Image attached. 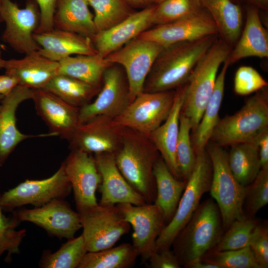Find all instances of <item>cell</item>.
<instances>
[{"label": "cell", "mask_w": 268, "mask_h": 268, "mask_svg": "<svg viewBox=\"0 0 268 268\" xmlns=\"http://www.w3.org/2000/svg\"><path fill=\"white\" fill-rule=\"evenodd\" d=\"M59 62L41 55L38 51L27 54L20 59L6 61L5 73L14 76L19 85L32 89H43L58 74Z\"/></svg>", "instance_id": "obj_25"}, {"label": "cell", "mask_w": 268, "mask_h": 268, "mask_svg": "<svg viewBox=\"0 0 268 268\" xmlns=\"http://www.w3.org/2000/svg\"><path fill=\"white\" fill-rule=\"evenodd\" d=\"M268 83L254 68L244 66L239 67L235 74L234 91L239 95L245 96L268 87Z\"/></svg>", "instance_id": "obj_43"}, {"label": "cell", "mask_w": 268, "mask_h": 268, "mask_svg": "<svg viewBox=\"0 0 268 268\" xmlns=\"http://www.w3.org/2000/svg\"><path fill=\"white\" fill-rule=\"evenodd\" d=\"M18 84V79L12 75L5 73L0 75V95H7Z\"/></svg>", "instance_id": "obj_48"}, {"label": "cell", "mask_w": 268, "mask_h": 268, "mask_svg": "<svg viewBox=\"0 0 268 268\" xmlns=\"http://www.w3.org/2000/svg\"><path fill=\"white\" fill-rule=\"evenodd\" d=\"M72 191L62 162L51 177L42 180H28L0 195V205L4 211L31 204L41 206L51 201L64 199Z\"/></svg>", "instance_id": "obj_9"}, {"label": "cell", "mask_w": 268, "mask_h": 268, "mask_svg": "<svg viewBox=\"0 0 268 268\" xmlns=\"http://www.w3.org/2000/svg\"><path fill=\"white\" fill-rule=\"evenodd\" d=\"M153 174L156 191L153 203L162 209L167 223L175 213L187 181L176 178L161 156L154 164Z\"/></svg>", "instance_id": "obj_29"}, {"label": "cell", "mask_w": 268, "mask_h": 268, "mask_svg": "<svg viewBox=\"0 0 268 268\" xmlns=\"http://www.w3.org/2000/svg\"><path fill=\"white\" fill-rule=\"evenodd\" d=\"M63 163L73 192L77 211L80 212L98 205L96 192L101 178L93 154L70 150Z\"/></svg>", "instance_id": "obj_16"}, {"label": "cell", "mask_w": 268, "mask_h": 268, "mask_svg": "<svg viewBox=\"0 0 268 268\" xmlns=\"http://www.w3.org/2000/svg\"><path fill=\"white\" fill-rule=\"evenodd\" d=\"M228 161L236 180L242 185L248 186L261 169L258 140L231 146Z\"/></svg>", "instance_id": "obj_32"}, {"label": "cell", "mask_w": 268, "mask_h": 268, "mask_svg": "<svg viewBox=\"0 0 268 268\" xmlns=\"http://www.w3.org/2000/svg\"><path fill=\"white\" fill-rule=\"evenodd\" d=\"M231 50L224 40L217 38L198 62L186 82L181 113L190 120L191 133L199 124L212 93L219 68Z\"/></svg>", "instance_id": "obj_4"}, {"label": "cell", "mask_w": 268, "mask_h": 268, "mask_svg": "<svg viewBox=\"0 0 268 268\" xmlns=\"http://www.w3.org/2000/svg\"><path fill=\"white\" fill-rule=\"evenodd\" d=\"M224 230L221 214L214 200L209 199L200 204L172 245L181 267L186 268L212 250Z\"/></svg>", "instance_id": "obj_3"}, {"label": "cell", "mask_w": 268, "mask_h": 268, "mask_svg": "<svg viewBox=\"0 0 268 268\" xmlns=\"http://www.w3.org/2000/svg\"><path fill=\"white\" fill-rule=\"evenodd\" d=\"M114 155L126 181L146 203H153L156 194L153 168L160 155L149 138L125 127L121 146Z\"/></svg>", "instance_id": "obj_2"}, {"label": "cell", "mask_w": 268, "mask_h": 268, "mask_svg": "<svg viewBox=\"0 0 268 268\" xmlns=\"http://www.w3.org/2000/svg\"><path fill=\"white\" fill-rule=\"evenodd\" d=\"M20 222H29L58 238L74 237L81 228V217L63 199L54 200L39 207L20 208L13 212Z\"/></svg>", "instance_id": "obj_15"}, {"label": "cell", "mask_w": 268, "mask_h": 268, "mask_svg": "<svg viewBox=\"0 0 268 268\" xmlns=\"http://www.w3.org/2000/svg\"><path fill=\"white\" fill-rule=\"evenodd\" d=\"M267 130L268 87L249 98L236 113L220 119L209 141L221 147L256 141Z\"/></svg>", "instance_id": "obj_5"}, {"label": "cell", "mask_w": 268, "mask_h": 268, "mask_svg": "<svg viewBox=\"0 0 268 268\" xmlns=\"http://www.w3.org/2000/svg\"><path fill=\"white\" fill-rule=\"evenodd\" d=\"M216 39L217 35H210L164 47L146 78L143 92L173 90L185 84Z\"/></svg>", "instance_id": "obj_1"}, {"label": "cell", "mask_w": 268, "mask_h": 268, "mask_svg": "<svg viewBox=\"0 0 268 268\" xmlns=\"http://www.w3.org/2000/svg\"><path fill=\"white\" fill-rule=\"evenodd\" d=\"M191 130L190 120L181 112L176 154L181 179L186 181L193 171L197 160L192 144Z\"/></svg>", "instance_id": "obj_37"}, {"label": "cell", "mask_w": 268, "mask_h": 268, "mask_svg": "<svg viewBox=\"0 0 268 268\" xmlns=\"http://www.w3.org/2000/svg\"><path fill=\"white\" fill-rule=\"evenodd\" d=\"M58 74L96 87H101L103 73L112 65L98 53L93 55L69 56L59 62Z\"/></svg>", "instance_id": "obj_31"}, {"label": "cell", "mask_w": 268, "mask_h": 268, "mask_svg": "<svg viewBox=\"0 0 268 268\" xmlns=\"http://www.w3.org/2000/svg\"><path fill=\"white\" fill-rule=\"evenodd\" d=\"M33 37L40 48L39 53L58 62L74 54L93 55L98 53L91 38L69 31L54 28L34 33Z\"/></svg>", "instance_id": "obj_23"}, {"label": "cell", "mask_w": 268, "mask_h": 268, "mask_svg": "<svg viewBox=\"0 0 268 268\" xmlns=\"http://www.w3.org/2000/svg\"><path fill=\"white\" fill-rule=\"evenodd\" d=\"M93 9L97 33L107 30L129 16L132 13L124 0H88Z\"/></svg>", "instance_id": "obj_36"}, {"label": "cell", "mask_w": 268, "mask_h": 268, "mask_svg": "<svg viewBox=\"0 0 268 268\" xmlns=\"http://www.w3.org/2000/svg\"></svg>", "instance_id": "obj_54"}, {"label": "cell", "mask_w": 268, "mask_h": 268, "mask_svg": "<svg viewBox=\"0 0 268 268\" xmlns=\"http://www.w3.org/2000/svg\"><path fill=\"white\" fill-rule=\"evenodd\" d=\"M159 44L136 37L105 58L124 69L129 84L131 102L143 91L146 78L163 48Z\"/></svg>", "instance_id": "obj_12"}, {"label": "cell", "mask_w": 268, "mask_h": 268, "mask_svg": "<svg viewBox=\"0 0 268 268\" xmlns=\"http://www.w3.org/2000/svg\"><path fill=\"white\" fill-rule=\"evenodd\" d=\"M40 11V22L35 33H42L54 28V16L57 0H34Z\"/></svg>", "instance_id": "obj_45"}, {"label": "cell", "mask_w": 268, "mask_h": 268, "mask_svg": "<svg viewBox=\"0 0 268 268\" xmlns=\"http://www.w3.org/2000/svg\"><path fill=\"white\" fill-rule=\"evenodd\" d=\"M205 149L212 168L209 191L218 207L226 230L234 220L245 216L243 206L247 187L233 175L228 164V153L222 147L209 141Z\"/></svg>", "instance_id": "obj_6"}, {"label": "cell", "mask_w": 268, "mask_h": 268, "mask_svg": "<svg viewBox=\"0 0 268 268\" xmlns=\"http://www.w3.org/2000/svg\"><path fill=\"white\" fill-rule=\"evenodd\" d=\"M6 61L2 58L1 51L0 49V68H4ZM3 97L2 95H0V99H1Z\"/></svg>", "instance_id": "obj_52"}, {"label": "cell", "mask_w": 268, "mask_h": 268, "mask_svg": "<svg viewBox=\"0 0 268 268\" xmlns=\"http://www.w3.org/2000/svg\"><path fill=\"white\" fill-rule=\"evenodd\" d=\"M82 234L68 239L55 252L45 251L39 261L42 268H77L87 253Z\"/></svg>", "instance_id": "obj_35"}, {"label": "cell", "mask_w": 268, "mask_h": 268, "mask_svg": "<svg viewBox=\"0 0 268 268\" xmlns=\"http://www.w3.org/2000/svg\"><path fill=\"white\" fill-rule=\"evenodd\" d=\"M93 155L101 178L99 186L101 194L99 204L141 205L146 203L121 174L116 163L114 154L101 153Z\"/></svg>", "instance_id": "obj_21"}, {"label": "cell", "mask_w": 268, "mask_h": 268, "mask_svg": "<svg viewBox=\"0 0 268 268\" xmlns=\"http://www.w3.org/2000/svg\"><path fill=\"white\" fill-rule=\"evenodd\" d=\"M124 128L113 118L95 117L79 124L68 141L69 148L92 154H115L121 146Z\"/></svg>", "instance_id": "obj_17"}, {"label": "cell", "mask_w": 268, "mask_h": 268, "mask_svg": "<svg viewBox=\"0 0 268 268\" xmlns=\"http://www.w3.org/2000/svg\"><path fill=\"white\" fill-rule=\"evenodd\" d=\"M234 46L227 58L229 65L250 57H268V34L257 7L247 9L245 27Z\"/></svg>", "instance_id": "obj_26"}, {"label": "cell", "mask_w": 268, "mask_h": 268, "mask_svg": "<svg viewBox=\"0 0 268 268\" xmlns=\"http://www.w3.org/2000/svg\"><path fill=\"white\" fill-rule=\"evenodd\" d=\"M246 187L244 214L248 217L254 218L268 203V169L261 168L254 180Z\"/></svg>", "instance_id": "obj_42"}, {"label": "cell", "mask_w": 268, "mask_h": 268, "mask_svg": "<svg viewBox=\"0 0 268 268\" xmlns=\"http://www.w3.org/2000/svg\"><path fill=\"white\" fill-rule=\"evenodd\" d=\"M125 1L136 7L146 5L153 2V0H124Z\"/></svg>", "instance_id": "obj_50"}, {"label": "cell", "mask_w": 268, "mask_h": 268, "mask_svg": "<svg viewBox=\"0 0 268 268\" xmlns=\"http://www.w3.org/2000/svg\"><path fill=\"white\" fill-rule=\"evenodd\" d=\"M258 146L261 168L268 169V130L259 137Z\"/></svg>", "instance_id": "obj_47"}, {"label": "cell", "mask_w": 268, "mask_h": 268, "mask_svg": "<svg viewBox=\"0 0 268 268\" xmlns=\"http://www.w3.org/2000/svg\"><path fill=\"white\" fill-rule=\"evenodd\" d=\"M138 257L133 245L124 243L99 251L87 252L77 268H128L134 266Z\"/></svg>", "instance_id": "obj_34"}, {"label": "cell", "mask_w": 268, "mask_h": 268, "mask_svg": "<svg viewBox=\"0 0 268 268\" xmlns=\"http://www.w3.org/2000/svg\"><path fill=\"white\" fill-rule=\"evenodd\" d=\"M217 34V28L210 15L201 9L180 20L154 26L142 32L138 37L165 47Z\"/></svg>", "instance_id": "obj_18"}, {"label": "cell", "mask_w": 268, "mask_h": 268, "mask_svg": "<svg viewBox=\"0 0 268 268\" xmlns=\"http://www.w3.org/2000/svg\"><path fill=\"white\" fill-rule=\"evenodd\" d=\"M229 63L226 59L217 74L212 93L195 131L191 134L194 150L196 154L205 150L212 132L219 120V112L223 100L225 81Z\"/></svg>", "instance_id": "obj_28"}, {"label": "cell", "mask_w": 268, "mask_h": 268, "mask_svg": "<svg viewBox=\"0 0 268 268\" xmlns=\"http://www.w3.org/2000/svg\"><path fill=\"white\" fill-rule=\"evenodd\" d=\"M186 83L176 89L174 101L166 120L148 136L173 175L181 179L176 150L179 132L180 116L183 104Z\"/></svg>", "instance_id": "obj_24"}, {"label": "cell", "mask_w": 268, "mask_h": 268, "mask_svg": "<svg viewBox=\"0 0 268 268\" xmlns=\"http://www.w3.org/2000/svg\"><path fill=\"white\" fill-rule=\"evenodd\" d=\"M32 99L49 133L69 141L80 124L79 108L45 89H34Z\"/></svg>", "instance_id": "obj_19"}, {"label": "cell", "mask_w": 268, "mask_h": 268, "mask_svg": "<svg viewBox=\"0 0 268 268\" xmlns=\"http://www.w3.org/2000/svg\"><path fill=\"white\" fill-rule=\"evenodd\" d=\"M215 23L220 38L232 48L242 31L243 17L240 6L231 0H199Z\"/></svg>", "instance_id": "obj_30"}, {"label": "cell", "mask_w": 268, "mask_h": 268, "mask_svg": "<svg viewBox=\"0 0 268 268\" xmlns=\"http://www.w3.org/2000/svg\"><path fill=\"white\" fill-rule=\"evenodd\" d=\"M176 90L139 93L115 120L121 126L147 136L167 118Z\"/></svg>", "instance_id": "obj_10"}, {"label": "cell", "mask_w": 268, "mask_h": 268, "mask_svg": "<svg viewBox=\"0 0 268 268\" xmlns=\"http://www.w3.org/2000/svg\"><path fill=\"white\" fill-rule=\"evenodd\" d=\"M212 168L207 151L197 155L195 168L187 181L175 213L157 239L156 250L171 248L176 237L200 205L204 194L209 191Z\"/></svg>", "instance_id": "obj_7"}, {"label": "cell", "mask_w": 268, "mask_h": 268, "mask_svg": "<svg viewBox=\"0 0 268 268\" xmlns=\"http://www.w3.org/2000/svg\"><path fill=\"white\" fill-rule=\"evenodd\" d=\"M34 89L18 85L1 99L0 105V166L3 165L16 147L33 137L53 136L50 133L38 135L21 133L16 127V112L23 101L32 99Z\"/></svg>", "instance_id": "obj_20"}, {"label": "cell", "mask_w": 268, "mask_h": 268, "mask_svg": "<svg viewBox=\"0 0 268 268\" xmlns=\"http://www.w3.org/2000/svg\"><path fill=\"white\" fill-rule=\"evenodd\" d=\"M164 0H153V2L158 4V3L162 2Z\"/></svg>", "instance_id": "obj_53"}, {"label": "cell", "mask_w": 268, "mask_h": 268, "mask_svg": "<svg viewBox=\"0 0 268 268\" xmlns=\"http://www.w3.org/2000/svg\"><path fill=\"white\" fill-rule=\"evenodd\" d=\"M201 259L218 268H260L249 247L232 250H211Z\"/></svg>", "instance_id": "obj_40"}, {"label": "cell", "mask_w": 268, "mask_h": 268, "mask_svg": "<svg viewBox=\"0 0 268 268\" xmlns=\"http://www.w3.org/2000/svg\"><path fill=\"white\" fill-rule=\"evenodd\" d=\"M54 24L56 29L75 33L91 39L97 33L88 0H57Z\"/></svg>", "instance_id": "obj_27"}, {"label": "cell", "mask_w": 268, "mask_h": 268, "mask_svg": "<svg viewBox=\"0 0 268 268\" xmlns=\"http://www.w3.org/2000/svg\"><path fill=\"white\" fill-rule=\"evenodd\" d=\"M0 22L5 26L2 40L14 51L27 54L40 49L33 37L40 22L39 9L34 0H29L23 8L12 0H0Z\"/></svg>", "instance_id": "obj_11"}, {"label": "cell", "mask_w": 268, "mask_h": 268, "mask_svg": "<svg viewBox=\"0 0 268 268\" xmlns=\"http://www.w3.org/2000/svg\"><path fill=\"white\" fill-rule=\"evenodd\" d=\"M147 266L149 268H180L181 266L171 248L156 250L149 257Z\"/></svg>", "instance_id": "obj_46"}, {"label": "cell", "mask_w": 268, "mask_h": 268, "mask_svg": "<svg viewBox=\"0 0 268 268\" xmlns=\"http://www.w3.org/2000/svg\"><path fill=\"white\" fill-rule=\"evenodd\" d=\"M133 228L132 245L143 263L156 251L157 238L167 224L162 209L154 203L116 204Z\"/></svg>", "instance_id": "obj_13"}, {"label": "cell", "mask_w": 268, "mask_h": 268, "mask_svg": "<svg viewBox=\"0 0 268 268\" xmlns=\"http://www.w3.org/2000/svg\"><path fill=\"white\" fill-rule=\"evenodd\" d=\"M186 268H218L216 266L210 264L202 259L197 260L188 265Z\"/></svg>", "instance_id": "obj_49"}, {"label": "cell", "mask_w": 268, "mask_h": 268, "mask_svg": "<svg viewBox=\"0 0 268 268\" xmlns=\"http://www.w3.org/2000/svg\"><path fill=\"white\" fill-rule=\"evenodd\" d=\"M201 7L199 0H165L155 7L152 26L180 20L200 11Z\"/></svg>", "instance_id": "obj_39"}, {"label": "cell", "mask_w": 268, "mask_h": 268, "mask_svg": "<svg viewBox=\"0 0 268 268\" xmlns=\"http://www.w3.org/2000/svg\"><path fill=\"white\" fill-rule=\"evenodd\" d=\"M88 252L113 247L131 226L117 205H98L78 212Z\"/></svg>", "instance_id": "obj_8"}, {"label": "cell", "mask_w": 268, "mask_h": 268, "mask_svg": "<svg viewBox=\"0 0 268 268\" xmlns=\"http://www.w3.org/2000/svg\"><path fill=\"white\" fill-rule=\"evenodd\" d=\"M43 89L80 108L90 103L91 99L97 95L101 87L93 86L70 76L58 74Z\"/></svg>", "instance_id": "obj_33"}, {"label": "cell", "mask_w": 268, "mask_h": 268, "mask_svg": "<svg viewBox=\"0 0 268 268\" xmlns=\"http://www.w3.org/2000/svg\"><path fill=\"white\" fill-rule=\"evenodd\" d=\"M155 7H146L132 13L113 27L97 32L92 40L98 53L105 58L149 29L152 26Z\"/></svg>", "instance_id": "obj_22"}, {"label": "cell", "mask_w": 268, "mask_h": 268, "mask_svg": "<svg viewBox=\"0 0 268 268\" xmlns=\"http://www.w3.org/2000/svg\"><path fill=\"white\" fill-rule=\"evenodd\" d=\"M256 7L267 9L268 6V0H247Z\"/></svg>", "instance_id": "obj_51"}, {"label": "cell", "mask_w": 268, "mask_h": 268, "mask_svg": "<svg viewBox=\"0 0 268 268\" xmlns=\"http://www.w3.org/2000/svg\"><path fill=\"white\" fill-rule=\"evenodd\" d=\"M102 84L95 99L79 108L80 124L100 115L115 118L130 104L129 84L121 66L112 64L108 67Z\"/></svg>", "instance_id": "obj_14"}, {"label": "cell", "mask_w": 268, "mask_h": 268, "mask_svg": "<svg viewBox=\"0 0 268 268\" xmlns=\"http://www.w3.org/2000/svg\"><path fill=\"white\" fill-rule=\"evenodd\" d=\"M260 268H268V228L259 223L254 229L249 246Z\"/></svg>", "instance_id": "obj_44"}, {"label": "cell", "mask_w": 268, "mask_h": 268, "mask_svg": "<svg viewBox=\"0 0 268 268\" xmlns=\"http://www.w3.org/2000/svg\"><path fill=\"white\" fill-rule=\"evenodd\" d=\"M258 223L254 218L246 216L234 220L212 250H232L249 247L253 232Z\"/></svg>", "instance_id": "obj_38"}, {"label": "cell", "mask_w": 268, "mask_h": 268, "mask_svg": "<svg viewBox=\"0 0 268 268\" xmlns=\"http://www.w3.org/2000/svg\"><path fill=\"white\" fill-rule=\"evenodd\" d=\"M19 222L14 215L5 216L0 205V257L7 252L6 262L10 261L12 255L19 253L21 243L26 236V229L16 230Z\"/></svg>", "instance_id": "obj_41"}]
</instances>
